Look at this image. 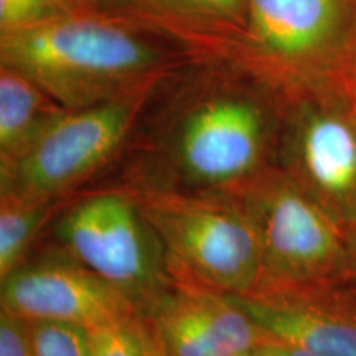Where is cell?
<instances>
[{
  "label": "cell",
  "mask_w": 356,
  "mask_h": 356,
  "mask_svg": "<svg viewBox=\"0 0 356 356\" xmlns=\"http://www.w3.org/2000/svg\"><path fill=\"white\" fill-rule=\"evenodd\" d=\"M0 63L20 71L71 111L144 92L162 55L124 20L76 10L0 35Z\"/></svg>",
  "instance_id": "6da1fadb"
},
{
  "label": "cell",
  "mask_w": 356,
  "mask_h": 356,
  "mask_svg": "<svg viewBox=\"0 0 356 356\" xmlns=\"http://www.w3.org/2000/svg\"><path fill=\"white\" fill-rule=\"evenodd\" d=\"M168 259L191 284L228 296L256 291L266 270L259 238L241 207L150 195L142 208Z\"/></svg>",
  "instance_id": "7a4b0ae2"
},
{
  "label": "cell",
  "mask_w": 356,
  "mask_h": 356,
  "mask_svg": "<svg viewBox=\"0 0 356 356\" xmlns=\"http://www.w3.org/2000/svg\"><path fill=\"white\" fill-rule=\"evenodd\" d=\"M58 238L76 262L137 305L157 296V234L139 204L124 195H92L74 204L58 225Z\"/></svg>",
  "instance_id": "3957f363"
},
{
  "label": "cell",
  "mask_w": 356,
  "mask_h": 356,
  "mask_svg": "<svg viewBox=\"0 0 356 356\" xmlns=\"http://www.w3.org/2000/svg\"><path fill=\"white\" fill-rule=\"evenodd\" d=\"M142 92L68 109L32 149L2 170V191L53 198L76 185L113 155L140 108Z\"/></svg>",
  "instance_id": "277c9868"
},
{
  "label": "cell",
  "mask_w": 356,
  "mask_h": 356,
  "mask_svg": "<svg viewBox=\"0 0 356 356\" xmlns=\"http://www.w3.org/2000/svg\"><path fill=\"white\" fill-rule=\"evenodd\" d=\"M266 122L256 102L221 96L204 101L181 122L177 157L186 175L204 185H234L256 172Z\"/></svg>",
  "instance_id": "5b68a950"
},
{
  "label": "cell",
  "mask_w": 356,
  "mask_h": 356,
  "mask_svg": "<svg viewBox=\"0 0 356 356\" xmlns=\"http://www.w3.org/2000/svg\"><path fill=\"white\" fill-rule=\"evenodd\" d=\"M137 307L79 262L20 266L2 280V309L26 322L51 320L95 330L136 315Z\"/></svg>",
  "instance_id": "8992f818"
},
{
  "label": "cell",
  "mask_w": 356,
  "mask_h": 356,
  "mask_svg": "<svg viewBox=\"0 0 356 356\" xmlns=\"http://www.w3.org/2000/svg\"><path fill=\"white\" fill-rule=\"evenodd\" d=\"M241 207L259 238L266 270L279 275H309L341 257L335 226L293 186L252 184Z\"/></svg>",
  "instance_id": "52a82bcc"
},
{
  "label": "cell",
  "mask_w": 356,
  "mask_h": 356,
  "mask_svg": "<svg viewBox=\"0 0 356 356\" xmlns=\"http://www.w3.org/2000/svg\"><path fill=\"white\" fill-rule=\"evenodd\" d=\"M149 327L162 356H243L266 340L233 297L195 284L157 293Z\"/></svg>",
  "instance_id": "ba28073f"
},
{
  "label": "cell",
  "mask_w": 356,
  "mask_h": 356,
  "mask_svg": "<svg viewBox=\"0 0 356 356\" xmlns=\"http://www.w3.org/2000/svg\"><path fill=\"white\" fill-rule=\"evenodd\" d=\"M244 40L261 55L304 63L330 51L343 37L345 0H248Z\"/></svg>",
  "instance_id": "9c48e42d"
},
{
  "label": "cell",
  "mask_w": 356,
  "mask_h": 356,
  "mask_svg": "<svg viewBox=\"0 0 356 356\" xmlns=\"http://www.w3.org/2000/svg\"><path fill=\"white\" fill-rule=\"evenodd\" d=\"M266 337L323 356H356V320L264 293L231 296Z\"/></svg>",
  "instance_id": "30bf717a"
},
{
  "label": "cell",
  "mask_w": 356,
  "mask_h": 356,
  "mask_svg": "<svg viewBox=\"0 0 356 356\" xmlns=\"http://www.w3.org/2000/svg\"><path fill=\"white\" fill-rule=\"evenodd\" d=\"M66 111L20 71L0 68V160L6 170Z\"/></svg>",
  "instance_id": "8fae6325"
},
{
  "label": "cell",
  "mask_w": 356,
  "mask_h": 356,
  "mask_svg": "<svg viewBox=\"0 0 356 356\" xmlns=\"http://www.w3.org/2000/svg\"><path fill=\"white\" fill-rule=\"evenodd\" d=\"M300 160L323 193L346 197L356 190V132L338 115L309 118L300 134Z\"/></svg>",
  "instance_id": "7c38bea8"
},
{
  "label": "cell",
  "mask_w": 356,
  "mask_h": 356,
  "mask_svg": "<svg viewBox=\"0 0 356 356\" xmlns=\"http://www.w3.org/2000/svg\"><path fill=\"white\" fill-rule=\"evenodd\" d=\"M163 29L202 37H246L248 0H104Z\"/></svg>",
  "instance_id": "4fadbf2b"
},
{
  "label": "cell",
  "mask_w": 356,
  "mask_h": 356,
  "mask_svg": "<svg viewBox=\"0 0 356 356\" xmlns=\"http://www.w3.org/2000/svg\"><path fill=\"white\" fill-rule=\"evenodd\" d=\"M53 198L2 191L0 203V279L19 269L26 249L50 215Z\"/></svg>",
  "instance_id": "5bb4252c"
},
{
  "label": "cell",
  "mask_w": 356,
  "mask_h": 356,
  "mask_svg": "<svg viewBox=\"0 0 356 356\" xmlns=\"http://www.w3.org/2000/svg\"><path fill=\"white\" fill-rule=\"evenodd\" d=\"M92 356H162L149 323L139 314L95 328Z\"/></svg>",
  "instance_id": "9a60e30c"
},
{
  "label": "cell",
  "mask_w": 356,
  "mask_h": 356,
  "mask_svg": "<svg viewBox=\"0 0 356 356\" xmlns=\"http://www.w3.org/2000/svg\"><path fill=\"white\" fill-rule=\"evenodd\" d=\"M33 356H92V333L76 323L29 322Z\"/></svg>",
  "instance_id": "2e32d148"
},
{
  "label": "cell",
  "mask_w": 356,
  "mask_h": 356,
  "mask_svg": "<svg viewBox=\"0 0 356 356\" xmlns=\"http://www.w3.org/2000/svg\"><path fill=\"white\" fill-rule=\"evenodd\" d=\"M76 12L71 0H0V35L22 32Z\"/></svg>",
  "instance_id": "e0dca14e"
},
{
  "label": "cell",
  "mask_w": 356,
  "mask_h": 356,
  "mask_svg": "<svg viewBox=\"0 0 356 356\" xmlns=\"http://www.w3.org/2000/svg\"><path fill=\"white\" fill-rule=\"evenodd\" d=\"M0 356H33L29 322L0 309Z\"/></svg>",
  "instance_id": "ac0fdd59"
},
{
  "label": "cell",
  "mask_w": 356,
  "mask_h": 356,
  "mask_svg": "<svg viewBox=\"0 0 356 356\" xmlns=\"http://www.w3.org/2000/svg\"><path fill=\"white\" fill-rule=\"evenodd\" d=\"M257 351H259L262 356H323L314 353V351L299 348V346H292L282 343V341L273 340V338L269 337H266V340L259 345Z\"/></svg>",
  "instance_id": "d6986e66"
},
{
  "label": "cell",
  "mask_w": 356,
  "mask_h": 356,
  "mask_svg": "<svg viewBox=\"0 0 356 356\" xmlns=\"http://www.w3.org/2000/svg\"><path fill=\"white\" fill-rule=\"evenodd\" d=\"M76 10H97L104 0H71Z\"/></svg>",
  "instance_id": "ffe728a7"
},
{
  "label": "cell",
  "mask_w": 356,
  "mask_h": 356,
  "mask_svg": "<svg viewBox=\"0 0 356 356\" xmlns=\"http://www.w3.org/2000/svg\"><path fill=\"white\" fill-rule=\"evenodd\" d=\"M243 356H262V355L257 350H254V351H251V353H246V355H243Z\"/></svg>",
  "instance_id": "44dd1931"
}]
</instances>
